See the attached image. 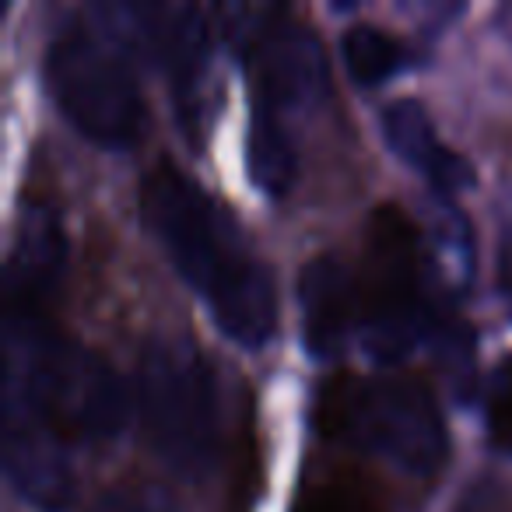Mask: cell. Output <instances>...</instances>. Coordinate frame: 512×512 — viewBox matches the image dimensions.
<instances>
[{
    "mask_svg": "<svg viewBox=\"0 0 512 512\" xmlns=\"http://www.w3.org/2000/svg\"><path fill=\"white\" fill-rule=\"evenodd\" d=\"M141 218L214 327L242 351L267 348L278 330V288L235 214L183 169L158 162L141 183Z\"/></svg>",
    "mask_w": 512,
    "mask_h": 512,
    "instance_id": "6da1fadb",
    "label": "cell"
},
{
    "mask_svg": "<svg viewBox=\"0 0 512 512\" xmlns=\"http://www.w3.org/2000/svg\"><path fill=\"white\" fill-rule=\"evenodd\" d=\"M127 414V386L106 358L60 334L46 313L4 309L0 418L43 425L64 442H109Z\"/></svg>",
    "mask_w": 512,
    "mask_h": 512,
    "instance_id": "7a4b0ae2",
    "label": "cell"
},
{
    "mask_svg": "<svg viewBox=\"0 0 512 512\" xmlns=\"http://www.w3.org/2000/svg\"><path fill=\"white\" fill-rule=\"evenodd\" d=\"M137 411L158 460L186 481L214 470L221 456V390L214 365L179 334L151 337L137 358Z\"/></svg>",
    "mask_w": 512,
    "mask_h": 512,
    "instance_id": "3957f363",
    "label": "cell"
},
{
    "mask_svg": "<svg viewBox=\"0 0 512 512\" xmlns=\"http://www.w3.org/2000/svg\"><path fill=\"white\" fill-rule=\"evenodd\" d=\"M46 92L78 137L102 151H130L148 134V102L113 39L85 22H64L43 60Z\"/></svg>",
    "mask_w": 512,
    "mask_h": 512,
    "instance_id": "277c9868",
    "label": "cell"
},
{
    "mask_svg": "<svg viewBox=\"0 0 512 512\" xmlns=\"http://www.w3.org/2000/svg\"><path fill=\"white\" fill-rule=\"evenodd\" d=\"M425 239L400 207H379L369 218V253L358 288V323L376 362L393 365L414 351L428 327Z\"/></svg>",
    "mask_w": 512,
    "mask_h": 512,
    "instance_id": "5b68a950",
    "label": "cell"
},
{
    "mask_svg": "<svg viewBox=\"0 0 512 512\" xmlns=\"http://www.w3.org/2000/svg\"><path fill=\"white\" fill-rule=\"evenodd\" d=\"M337 428L362 453L407 477H435L446 463L449 435L435 397L407 376L348 383L337 404Z\"/></svg>",
    "mask_w": 512,
    "mask_h": 512,
    "instance_id": "8992f818",
    "label": "cell"
},
{
    "mask_svg": "<svg viewBox=\"0 0 512 512\" xmlns=\"http://www.w3.org/2000/svg\"><path fill=\"white\" fill-rule=\"evenodd\" d=\"M249 25L235 29V43L253 81V106L288 116L327 95V53L306 22L281 8H246Z\"/></svg>",
    "mask_w": 512,
    "mask_h": 512,
    "instance_id": "52a82bcc",
    "label": "cell"
},
{
    "mask_svg": "<svg viewBox=\"0 0 512 512\" xmlns=\"http://www.w3.org/2000/svg\"><path fill=\"white\" fill-rule=\"evenodd\" d=\"M113 11V8H109ZM120 36L155 57L162 74L176 88L183 116H200V88L207 78V25L193 4H134L116 8Z\"/></svg>",
    "mask_w": 512,
    "mask_h": 512,
    "instance_id": "ba28073f",
    "label": "cell"
},
{
    "mask_svg": "<svg viewBox=\"0 0 512 512\" xmlns=\"http://www.w3.org/2000/svg\"><path fill=\"white\" fill-rule=\"evenodd\" d=\"M67 264V239L60 214L43 200L22 207L4 264V309L46 313Z\"/></svg>",
    "mask_w": 512,
    "mask_h": 512,
    "instance_id": "9c48e42d",
    "label": "cell"
},
{
    "mask_svg": "<svg viewBox=\"0 0 512 512\" xmlns=\"http://www.w3.org/2000/svg\"><path fill=\"white\" fill-rule=\"evenodd\" d=\"M0 460L8 484L25 505L39 512H67L78 495L71 442L50 428L18 418H0Z\"/></svg>",
    "mask_w": 512,
    "mask_h": 512,
    "instance_id": "30bf717a",
    "label": "cell"
},
{
    "mask_svg": "<svg viewBox=\"0 0 512 512\" xmlns=\"http://www.w3.org/2000/svg\"><path fill=\"white\" fill-rule=\"evenodd\" d=\"M302 344L316 362H334L358 323V285L334 253L313 256L299 274Z\"/></svg>",
    "mask_w": 512,
    "mask_h": 512,
    "instance_id": "8fae6325",
    "label": "cell"
},
{
    "mask_svg": "<svg viewBox=\"0 0 512 512\" xmlns=\"http://www.w3.org/2000/svg\"><path fill=\"white\" fill-rule=\"evenodd\" d=\"M379 127H383L386 148H390L407 169L418 172L435 190V197L453 200L460 190L474 186V169H470V162L442 144L425 102L393 99L390 106L383 109V116H379Z\"/></svg>",
    "mask_w": 512,
    "mask_h": 512,
    "instance_id": "7c38bea8",
    "label": "cell"
},
{
    "mask_svg": "<svg viewBox=\"0 0 512 512\" xmlns=\"http://www.w3.org/2000/svg\"><path fill=\"white\" fill-rule=\"evenodd\" d=\"M246 169L267 200H285L292 193L299 176V155L285 130V116L253 106L246 130Z\"/></svg>",
    "mask_w": 512,
    "mask_h": 512,
    "instance_id": "4fadbf2b",
    "label": "cell"
},
{
    "mask_svg": "<svg viewBox=\"0 0 512 512\" xmlns=\"http://www.w3.org/2000/svg\"><path fill=\"white\" fill-rule=\"evenodd\" d=\"M425 260L428 278H435V285L449 295L463 292L474 278V242H470V228L453 207V200H446V207H439L435 214L425 242Z\"/></svg>",
    "mask_w": 512,
    "mask_h": 512,
    "instance_id": "5bb4252c",
    "label": "cell"
},
{
    "mask_svg": "<svg viewBox=\"0 0 512 512\" xmlns=\"http://www.w3.org/2000/svg\"><path fill=\"white\" fill-rule=\"evenodd\" d=\"M341 60L358 88H379L407 67V46L379 25H351L341 36Z\"/></svg>",
    "mask_w": 512,
    "mask_h": 512,
    "instance_id": "9a60e30c",
    "label": "cell"
},
{
    "mask_svg": "<svg viewBox=\"0 0 512 512\" xmlns=\"http://www.w3.org/2000/svg\"><path fill=\"white\" fill-rule=\"evenodd\" d=\"M92 512H169V509H165V502H158L151 491L116 488V491H106V495L92 505Z\"/></svg>",
    "mask_w": 512,
    "mask_h": 512,
    "instance_id": "2e32d148",
    "label": "cell"
},
{
    "mask_svg": "<svg viewBox=\"0 0 512 512\" xmlns=\"http://www.w3.org/2000/svg\"><path fill=\"white\" fill-rule=\"evenodd\" d=\"M491 425L495 432L502 435L505 446H512V365L502 369V379H498V390H495V414H491Z\"/></svg>",
    "mask_w": 512,
    "mask_h": 512,
    "instance_id": "e0dca14e",
    "label": "cell"
},
{
    "mask_svg": "<svg viewBox=\"0 0 512 512\" xmlns=\"http://www.w3.org/2000/svg\"><path fill=\"white\" fill-rule=\"evenodd\" d=\"M502 253H505V260H509V267H512V218H509V225H505V242H502Z\"/></svg>",
    "mask_w": 512,
    "mask_h": 512,
    "instance_id": "ac0fdd59",
    "label": "cell"
}]
</instances>
